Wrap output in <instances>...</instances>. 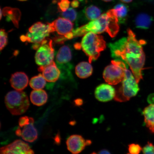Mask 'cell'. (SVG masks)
Here are the masks:
<instances>
[{"label": "cell", "mask_w": 154, "mask_h": 154, "mask_svg": "<svg viewBox=\"0 0 154 154\" xmlns=\"http://www.w3.org/2000/svg\"><path fill=\"white\" fill-rule=\"evenodd\" d=\"M143 113L146 127L154 133V104H150L145 108Z\"/></svg>", "instance_id": "obj_19"}, {"label": "cell", "mask_w": 154, "mask_h": 154, "mask_svg": "<svg viewBox=\"0 0 154 154\" xmlns=\"http://www.w3.org/2000/svg\"><path fill=\"white\" fill-rule=\"evenodd\" d=\"M30 122V117L28 116H25L21 117L19 119V126L21 128H23L25 125H27Z\"/></svg>", "instance_id": "obj_30"}, {"label": "cell", "mask_w": 154, "mask_h": 154, "mask_svg": "<svg viewBox=\"0 0 154 154\" xmlns=\"http://www.w3.org/2000/svg\"><path fill=\"white\" fill-rule=\"evenodd\" d=\"M102 1L105 2H109L113 1V0H102Z\"/></svg>", "instance_id": "obj_36"}, {"label": "cell", "mask_w": 154, "mask_h": 154, "mask_svg": "<svg viewBox=\"0 0 154 154\" xmlns=\"http://www.w3.org/2000/svg\"><path fill=\"white\" fill-rule=\"evenodd\" d=\"M80 45V48L88 57L90 63L97 59L106 48L103 36L92 32L85 35Z\"/></svg>", "instance_id": "obj_3"}, {"label": "cell", "mask_w": 154, "mask_h": 154, "mask_svg": "<svg viewBox=\"0 0 154 154\" xmlns=\"http://www.w3.org/2000/svg\"><path fill=\"white\" fill-rule=\"evenodd\" d=\"M79 1H84V0H79Z\"/></svg>", "instance_id": "obj_39"}, {"label": "cell", "mask_w": 154, "mask_h": 154, "mask_svg": "<svg viewBox=\"0 0 154 154\" xmlns=\"http://www.w3.org/2000/svg\"><path fill=\"white\" fill-rule=\"evenodd\" d=\"M52 32H56L61 36H64L73 30L74 24L72 21L64 18H58L51 23H48Z\"/></svg>", "instance_id": "obj_11"}, {"label": "cell", "mask_w": 154, "mask_h": 154, "mask_svg": "<svg viewBox=\"0 0 154 154\" xmlns=\"http://www.w3.org/2000/svg\"><path fill=\"white\" fill-rule=\"evenodd\" d=\"M90 63L81 62L75 67V73L79 78L85 79L88 78L93 72V68Z\"/></svg>", "instance_id": "obj_20"}, {"label": "cell", "mask_w": 154, "mask_h": 154, "mask_svg": "<svg viewBox=\"0 0 154 154\" xmlns=\"http://www.w3.org/2000/svg\"><path fill=\"white\" fill-rule=\"evenodd\" d=\"M48 96L47 92L43 90H34L31 92L30 99L34 105L41 106L47 103Z\"/></svg>", "instance_id": "obj_18"}, {"label": "cell", "mask_w": 154, "mask_h": 154, "mask_svg": "<svg viewBox=\"0 0 154 154\" xmlns=\"http://www.w3.org/2000/svg\"><path fill=\"white\" fill-rule=\"evenodd\" d=\"M1 36V51H2L8 43V34L4 29H1L0 31Z\"/></svg>", "instance_id": "obj_27"}, {"label": "cell", "mask_w": 154, "mask_h": 154, "mask_svg": "<svg viewBox=\"0 0 154 154\" xmlns=\"http://www.w3.org/2000/svg\"><path fill=\"white\" fill-rule=\"evenodd\" d=\"M71 5L74 8H77L79 6L80 3L78 0H72L71 2Z\"/></svg>", "instance_id": "obj_31"}, {"label": "cell", "mask_w": 154, "mask_h": 154, "mask_svg": "<svg viewBox=\"0 0 154 154\" xmlns=\"http://www.w3.org/2000/svg\"><path fill=\"white\" fill-rule=\"evenodd\" d=\"M70 0H59L57 3V9L60 12H65L69 8Z\"/></svg>", "instance_id": "obj_26"}, {"label": "cell", "mask_w": 154, "mask_h": 154, "mask_svg": "<svg viewBox=\"0 0 154 154\" xmlns=\"http://www.w3.org/2000/svg\"><path fill=\"white\" fill-rule=\"evenodd\" d=\"M147 101L150 104H154V94H150L148 96Z\"/></svg>", "instance_id": "obj_32"}, {"label": "cell", "mask_w": 154, "mask_h": 154, "mask_svg": "<svg viewBox=\"0 0 154 154\" xmlns=\"http://www.w3.org/2000/svg\"><path fill=\"white\" fill-rule=\"evenodd\" d=\"M34 119L30 117V123L23 127L21 136L25 141L32 142L37 139V131L34 126Z\"/></svg>", "instance_id": "obj_15"}, {"label": "cell", "mask_w": 154, "mask_h": 154, "mask_svg": "<svg viewBox=\"0 0 154 154\" xmlns=\"http://www.w3.org/2000/svg\"><path fill=\"white\" fill-rule=\"evenodd\" d=\"M10 82L11 87L15 90L22 91L27 86L29 79L26 73L18 72L11 75Z\"/></svg>", "instance_id": "obj_14"}, {"label": "cell", "mask_w": 154, "mask_h": 154, "mask_svg": "<svg viewBox=\"0 0 154 154\" xmlns=\"http://www.w3.org/2000/svg\"><path fill=\"white\" fill-rule=\"evenodd\" d=\"M120 1L124 3H129L131 2L133 0H120Z\"/></svg>", "instance_id": "obj_35"}, {"label": "cell", "mask_w": 154, "mask_h": 154, "mask_svg": "<svg viewBox=\"0 0 154 154\" xmlns=\"http://www.w3.org/2000/svg\"><path fill=\"white\" fill-rule=\"evenodd\" d=\"M142 149L141 146L137 144L132 143L128 145L129 154H139Z\"/></svg>", "instance_id": "obj_28"}, {"label": "cell", "mask_w": 154, "mask_h": 154, "mask_svg": "<svg viewBox=\"0 0 154 154\" xmlns=\"http://www.w3.org/2000/svg\"><path fill=\"white\" fill-rule=\"evenodd\" d=\"M128 65L124 67L125 76L122 84L116 91L114 100L119 102H124L134 97L139 91L140 88L135 78L129 70Z\"/></svg>", "instance_id": "obj_4"}, {"label": "cell", "mask_w": 154, "mask_h": 154, "mask_svg": "<svg viewBox=\"0 0 154 154\" xmlns=\"http://www.w3.org/2000/svg\"><path fill=\"white\" fill-rule=\"evenodd\" d=\"M72 59V53L68 46L64 45L60 48L57 54L56 60L59 66L67 64Z\"/></svg>", "instance_id": "obj_16"}, {"label": "cell", "mask_w": 154, "mask_h": 154, "mask_svg": "<svg viewBox=\"0 0 154 154\" xmlns=\"http://www.w3.org/2000/svg\"><path fill=\"white\" fill-rule=\"evenodd\" d=\"M0 152L1 154L34 153L27 143L20 140H15L12 143L1 147Z\"/></svg>", "instance_id": "obj_9"}, {"label": "cell", "mask_w": 154, "mask_h": 154, "mask_svg": "<svg viewBox=\"0 0 154 154\" xmlns=\"http://www.w3.org/2000/svg\"><path fill=\"white\" fill-rule=\"evenodd\" d=\"M46 80L43 75L39 74L31 79L29 85L34 90L42 89L45 87Z\"/></svg>", "instance_id": "obj_24"}, {"label": "cell", "mask_w": 154, "mask_h": 154, "mask_svg": "<svg viewBox=\"0 0 154 154\" xmlns=\"http://www.w3.org/2000/svg\"><path fill=\"white\" fill-rule=\"evenodd\" d=\"M116 90L110 84H103L96 88L95 95L98 100L102 102H106L111 100L114 98Z\"/></svg>", "instance_id": "obj_12"}, {"label": "cell", "mask_w": 154, "mask_h": 154, "mask_svg": "<svg viewBox=\"0 0 154 154\" xmlns=\"http://www.w3.org/2000/svg\"><path fill=\"white\" fill-rule=\"evenodd\" d=\"M52 32L51 27L48 23L47 24L41 22L35 23L29 29L27 33L25 35L21 36L23 42H27L34 44L33 47L36 49L40 44L49 36Z\"/></svg>", "instance_id": "obj_6"}, {"label": "cell", "mask_w": 154, "mask_h": 154, "mask_svg": "<svg viewBox=\"0 0 154 154\" xmlns=\"http://www.w3.org/2000/svg\"><path fill=\"white\" fill-rule=\"evenodd\" d=\"M142 150L144 154H154V146L151 142H148Z\"/></svg>", "instance_id": "obj_29"}, {"label": "cell", "mask_w": 154, "mask_h": 154, "mask_svg": "<svg viewBox=\"0 0 154 154\" xmlns=\"http://www.w3.org/2000/svg\"><path fill=\"white\" fill-rule=\"evenodd\" d=\"M5 103L11 114L19 115L26 112L30 105L27 95L22 91L14 90L8 92L5 97Z\"/></svg>", "instance_id": "obj_5"}, {"label": "cell", "mask_w": 154, "mask_h": 154, "mask_svg": "<svg viewBox=\"0 0 154 154\" xmlns=\"http://www.w3.org/2000/svg\"><path fill=\"white\" fill-rule=\"evenodd\" d=\"M99 154H110L109 152L106 149H103L100 150V151H99L97 153Z\"/></svg>", "instance_id": "obj_33"}, {"label": "cell", "mask_w": 154, "mask_h": 154, "mask_svg": "<svg viewBox=\"0 0 154 154\" xmlns=\"http://www.w3.org/2000/svg\"><path fill=\"white\" fill-rule=\"evenodd\" d=\"M91 143V140H85L82 136L77 134L69 137L66 141L67 149L74 154L81 152L86 146L90 145Z\"/></svg>", "instance_id": "obj_10"}, {"label": "cell", "mask_w": 154, "mask_h": 154, "mask_svg": "<svg viewBox=\"0 0 154 154\" xmlns=\"http://www.w3.org/2000/svg\"><path fill=\"white\" fill-rule=\"evenodd\" d=\"M54 57V50L53 41L46 38L40 44L35 55V62L39 66H44L53 62Z\"/></svg>", "instance_id": "obj_8"}, {"label": "cell", "mask_w": 154, "mask_h": 154, "mask_svg": "<svg viewBox=\"0 0 154 154\" xmlns=\"http://www.w3.org/2000/svg\"><path fill=\"white\" fill-rule=\"evenodd\" d=\"M38 70L42 72V75L48 82H54L59 78L60 72L54 61L44 66H40Z\"/></svg>", "instance_id": "obj_13"}, {"label": "cell", "mask_w": 154, "mask_h": 154, "mask_svg": "<svg viewBox=\"0 0 154 154\" xmlns=\"http://www.w3.org/2000/svg\"><path fill=\"white\" fill-rule=\"evenodd\" d=\"M18 1H27V0H18Z\"/></svg>", "instance_id": "obj_38"}, {"label": "cell", "mask_w": 154, "mask_h": 154, "mask_svg": "<svg viewBox=\"0 0 154 154\" xmlns=\"http://www.w3.org/2000/svg\"><path fill=\"white\" fill-rule=\"evenodd\" d=\"M2 9L1 8V20L2 18Z\"/></svg>", "instance_id": "obj_37"}, {"label": "cell", "mask_w": 154, "mask_h": 154, "mask_svg": "<svg viewBox=\"0 0 154 154\" xmlns=\"http://www.w3.org/2000/svg\"><path fill=\"white\" fill-rule=\"evenodd\" d=\"M153 20L152 17L145 13H140L136 16L134 23L136 27L142 29L149 28Z\"/></svg>", "instance_id": "obj_17"}, {"label": "cell", "mask_w": 154, "mask_h": 154, "mask_svg": "<svg viewBox=\"0 0 154 154\" xmlns=\"http://www.w3.org/2000/svg\"><path fill=\"white\" fill-rule=\"evenodd\" d=\"M61 16L72 22H74L76 20L77 13L75 10L72 8H69L65 12H62L61 14Z\"/></svg>", "instance_id": "obj_25"}, {"label": "cell", "mask_w": 154, "mask_h": 154, "mask_svg": "<svg viewBox=\"0 0 154 154\" xmlns=\"http://www.w3.org/2000/svg\"><path fill=\"white\" fill-rule=\"evenodd\" d=\"M16 134L18 136H21L22 134V131H21L20 129L18 128V129L16 131Z\"/></svg>", "instance_id": "obj_34"}, {"label": "cell", "mask_w": 154, "mask_h": 154, "mask_svg": "<svg viewBox=\"0 0 154 154\" xmlns=\"http://www.w3.org/2000/svg\"><path fill=\"white\" fill-rule=\"evenodd\" d=\"M2 13L5 16H7L8 20H13L16 26H18V20L20 19L21 13L19 10L17 8L7 7L3 9Z\"/></svg>", "instance_id": "obj_21"}, {"label": "cell", "mask_w": 154, "mask_h": 154, "mask_svg": "<svg viewBox=\"0 0 154 154\" xmlns=\"http://www.w3.org/2000/svg\"><path fill=\"white\" fill-rule=\"evenodd\" d=\"M84 13L86 18L92 21L96 20L101 16V11L96 6L91 5L86 8Z\"/></svg>", "instance_id": "obj_22"}, {"label": "cell", "mask_w": 154, "mask_h": 154, "mask_svg": "<svg viewBox=\"0 0 154 154\" xmlns=\"http://www.w3.org/2000/svg\"><path fill=\"white\" fill-rule=\"evenodd\" d=\"M126 65L121 60L112 61L111 64L106 67L103 71L105 81L111 85H116L122 82L125 76L124 67Z\"/></svg>", "instance_id": "obj_7"}, {"label": "cell", "mask_w": 154, "mask_h": 154, "mask_svg": "<svg viewBox=\"0 0 154 154\" xmlns=\"http://www.w3.org/2000/svg\"><path fill=\"white\" fill-rule=\"evenodd\" d=\"M114 9L116 12L119 23H125L128 12V7L123 4H118L115 6Z\"/></svg>", "instance_id": "obj_23"}, {"label": "cell", "mask_w": 154, "mask_h": 154, "mask_svg": "<svg viewBox=\"0 0 154 154\" xmlns=\"http://www.w3.org/2000/svg\"><path fill=\"white\" fill-rule=\"evenodd\" d=\"M128 36L109 44L111 56L115 60L123 61L130 66L138 83L143 79L142 71L145 63V55L143 46L146 42L138 40L130 29L127 30Z\"/></svg>", "instance_id": "obj_1"}, {"label": "cell", "mask_w": 154, "mask_h": 154, "mask_svg": "<svg viewBox=\"0 0 154 154\" xmlns=\"http://www.w3.org/2000/svg\"><path fill=\"white\" fill-rule=\"evenodd\" d=\"M119 22L115 10L111 9L96 20L73 30V36L75 38L84 36L89 32L96 34L106 32L111 37L113 38L119 32Z\"/></svg>", "instance_id": "obj_2"}]
</instances>
